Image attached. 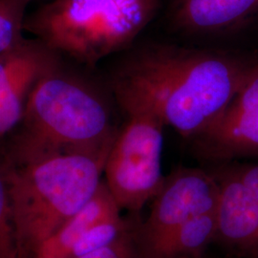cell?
I'll list each match as a JSON object with an SVG mask.
<instances>
[{
  "instance_id": "cell-1",
  "label": "cell",
  "mask_w": 258,
  "mask_h": 258,
  "mask_svg": "<svg viewBox=\"0 0 258 258\" xmlns=\"http://www.w3.org/2000/svg\"><path fill=\"white\" fill-rule=\"evenodd\" d=\"M255 64L215 49L149 43L120 59L108 88L120 111H148L192 141L219 119Z\"/></svg>"
},
{
  "instance_id": "cell-2",
  "label": "cell",
  "mask_w": 258,
  "mask_h": 258,
  "mask_svg": "<svg viewBox=\"0 0 258 258\" xmlns=\"http://www.w3.org/2000/svg\"><path fill=\"white\" fill-rule=\"evenodd\" d=\"M119 129L107 95L63 59L37 84L0 157L21 161L83 153L107 158Z\"/></svg>"
},
{
  "instance_id": "cell-3",
  "label": "cell",
  "mask_w": 258,
  "mask_h": 258,
  "mask_svg": "<svg viewBox=\"0 0 258 258\" xmlns=\"http://www.w3.org/2000/svg\"><path fill=\"white\" fill-rule=\"evenodd\" d=\"M104 157L53 153L21 161L0 157L9 189L19 258H34L102 183Z\"/></svg>"
},
{
  "instance_id": "cell-4",
  "label": "cell",
  "mask_w": 258,
  "mask_h": 258,
  "mask_svg": "<svg viewBox=\"0 0 258 258\" xmlns=\"http://www.w3.org/2000/svg\"><path fill=\"white\" fill-rule=\"evenodd\" d=\"M161 0H51L24 20L31 34L62 59L93 68L131 46Z\"/></svg>"
},
{
  "instance_id": "cell-5",
  "label": "cell",
  "mask_w": 258,
  "mask_h": 258,
  "mask_svg": "<svg viewBox=\"0 0 258 258\" xmlns=\"http://www.w3.org/2000/svg\"><path fill=\"white\" fill-rule=\"evenodd\" d=\"M119 129L104 166L105 183L121 210L137 212L163 187L165 123L146 110L122 111Z\"/></svg>"
},
{
  "instance_id": "cell-6",
  "label": "cell",
  "mask_w": 258,
  "mask_h": 258,
  "mask_svg": "<svg viewBox=\"0 0 258 258\" xmlns=\"http://www.w3.org/2000/svg\"><path fill=\"white\" fill-rule=\"evenodd\" d=\"M218 184L208 168L179 167L153 198L144 222L133 221V233L142 258L157 251L185 222L217 208Z\"/></svg>"
},
{
  "instance_id": "cell-7",
  "label": "cell",
  "mask_w": 258,
  "mask_h": 258,
  "mask_svg": "<svg viewBox=\"0 0 258 258\" xmlns=\"http://www.w3.org/2000/svg\"><path fill=\"white\" fill-rule=\"evenodd\" d=\"M190 142L211 165L258 158V63L219 119Z\"/></svg>"
},
{
  "instance_id": "cell-8",
  "label": "cell",
  "mask_w": 258,
  "mask_h": 258,
  "mask_svg": "<svg viewBox=\"0 0 258 258\" xmlns=\"http://www.w3.org/2000/svg\"><path fill=\"white\" fill-rule=\"evenodd\" d=\"M63 59L35 37L0 53V144L23 119L38 83Z\"/></svg>"
},
{
  "instance_id": "cell-9",
  "label": "cell",
  "mask_w": 258,
  "mask_h": 258,
  "mask_svg": "<svg viewBox=\"0 0 258 258\" xmlns=\"http://www.w3.org/2000/svg\"><path fill=\"white\" fill-rule=\"evenodd\" d=\"M219 188L215 243L237 258H258V197L226 163L208 168Z\"/></svg>"
},
{
  "instance_id": "cell-10",
  "label": "cell",
  "mask_w": 258,
  "mask_h": 258,
  "mask_svg": "<svg viewBox=\"0 0 258 258\" xmlns=\"http://www.w3.org/2000/svg\"><path fill=\"white\" fill-rule=\"evenodd\" d=\"M258 18V0H174L170 20L194 37H218L239 31Z\"/></svg>"
},
{
  "instance_id": "cell-11",
  "label": "cell",
  "mask_w": 258,
  "mask_h": 258,
  "mask_svg": "<svg viewBox=\"0 0 258 258\" xmlns=\"http://www.w3.org/2000/svg\"><path fill=\"white\" fill-rule=\"evenodd\" d=\"M120 209L102 180L92 198L60 227L41 247L36 256L41 258H69L75 244L95 226L119 216ZM35 256V257H36ZM34 257V258H35Z\"/></svg>"
},
{
  "instance_id": "cell-12",
  "label": "cell",
  "mask_w": 258,
  "mask_h": 258,
  "mask_svg": "<svg viewBox=\"0 0 258 258\" xmlns=\"http://www.w3.org/2000/svg\"><path fill=\"white\" fill-rule=\"evenodd\" d=\"M216 209L185 222L166 240L153 258H205L206 250L216 240Z\"/></svg>"
},
{
  "instance_id": "cell-13",
  "label": "cell",
  "mask_w": 258,
  "mask_h": 258,
  "mask_svg": "<svg viewBox=\"0 0 258 258\" xmlns=\"http://www.w3.org/2000/svg\"><path fill=\"white\" fill-rule=\"evenodd\" d=\"M34 0H0V53L24 37V20Z\"/></svg>"
},
{
  "instance_id": "cell-14",
  "label": "cell",
  "mask_w": 258,
  "mask_h": 258,
  "mask_svg": "<svg viewBox=\"0 0 258 258\" xmlns=\"http://www.w3.org/2000/svg\"><path fill=\"white\" fill-rule=\"evenodd\" d=\"M0 258H19L9 189L0 164Z\"/></svg>"
},
{
  "instance_id": "cell-15",
  "label": "cell",
  "mask_w": 258,
  "mask_h": 258,
  "mask_svg": "<svg viewBox=\"0 0 258 258\" xmlns=\"http://www.w3.org/2000/svg\"><path fill=\"white\" fill-rule=\"evenodd\" d=\"M74 258H142L133 233V221L127 231L106 246Z\"/></svg>"
},
{
  "instance_id": "cell-16",
  "label": "cell",
  "mask_w": 258,
  "mask_h": 258,
  "mask_svg": "<svg viewBox=\"0 0 258 258\" xmlns=\"http://www.w3.org/2000/svg\"><path fill=\"white\" fill-rule=\"evenodd\" d=\"M226 164L240 182L258 197V163H238L233 161Z\"/></svg>"
},
{
  "instance_id": "cell-17",
  "label": "cell",
  "mask_w": 258,
  "mask_h": 258,
  "mask_svg": "<svg viewBox=\"0 0 258 258\" xmlns=\"http://www.w3.org/2000/svg\"><path fill=\"white\" fill-rule=\"evenodd\" d=\"M35 258H41V257H39V256H36V257Z\"/></svg>"
}]
</instances>
